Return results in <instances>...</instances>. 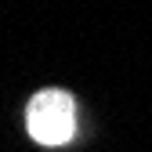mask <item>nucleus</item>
Segmentation results:
<instances>
[{
	"label": "nucleus",
	"mask_w": 152,
	"mask_h": 152,
	"mask_svg": "<svg viewBox=\"0 0 152 152\" xmlns=\"http://www.w3.org/2000/svg\"><path fill=\"white\" fill-rule=\"evenodd\" d=\"M26 130L40 145H65L76 134V102L69 91H36L26 109Z\"/></svg>",
	"instance_id": "obj_1"
}]
</instances>
